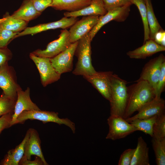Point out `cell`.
Instances as JSON below:
<instances>
[{
    "instance_id": "obj_1",
    "label": "cell",
    "mask_w": 165,
    "mask_h": 165,
    "mask_svg": "<svg viewBox=\"0 0 165 165\" xmlns=\"http://www.w3.org/2000/svg\"><path fill=\"white\" fill-rule=\"evenodd\" d=\"M128 87V97L123 118L126 119L155 97L154 89L148 82L141 80Z\"/></svg>"
},
{
    "instance_id": "obj_2",
    "label": "cell",
    "mask_w": 165,
    "mask_h": 165,
    "mask_svg": "<svg viewBox=\"0 0 165 165\" xmlns=\"http://www.w3.org/2000/svg\"><path fill=\"white\" fill-rule=\"evenodd\" d=\"M128 97L127 82L118 75L111 76V88L109 100L110 115L123 117Z\"/></svg>"
},
{
    "instance_id": "obj_3",
    "label": "cell",
    "mask_w": 165,
    "mask_h": 165,
    "mask_svg": "<svg viewBox=\"0 0 165 165\" xmlns=\"http://www.w3.org/2000/svg\"><path fill=\"white\" fill-rule=\"evenodd\" d=\"M91 40L89 32L78 41L75 55L78 61L72 72L75 75H91L97 72L91 63Z\"/></svg>"
},
{
    "instance_id": "obj_4",
    "label": "cell",
    "mask_w": 165,
    "mask_h": 165,
    "mask_svg": "<svg viewBox=\"0 0 165 165\" xmlns=\"http://www.w3.org/2000/svg\"><path fill=\"white\" fill-rule=\"evenodd\" d=\"M28 119L38 120L43 123L53 122L59 125L64 124L69 127L73 133L75 132V123L67 118H61L58 112L34 110L24 111L17 117L15 124L22 123Z\"/></svg>"
},
{
    "instance_id": "obj_5",
    "label": "cell",
    "mask_w": 165,
    "mask_h": 165,
    "mask_svg": "<svg viewBox=\"0 0 165 165\" xmlns=\"http://www.w3.org/2000/svg\"><path fill=\"white\" fill-rule=\"evenodd\" d=\"M109 131L106 139L115 140L126 137L138 131L137 129L122 117L110 115L107 119Z\"/></svg>"
},
{
    "instance_id": "obj_6",
    "label": "cell",
    "mask_w": 165,
    "mask_h": 165,
    "mask_svg": "<svg viewBox=\"0 0 165 165\" xmlns=\"http://www.w3.org/2000/svg\"><path fill=\"white\" fill-rule=\"evenodd\" d=\"M29 57L35 64L39 72L41 83L45 87L58 81L61 74L57 72L52 66L50 58L37 56L32 53Z\"/></svg>"
},
{
    "instance_id": "obj_7",
    "label": "cell",
    "mask_w": 165,
    "mask_h": 165,
    "mask_svg": "<svg viewBox=\"0 0 165 165\" xmlns=\"http://www.w3.org/2000/svg\"><path fill=\"white\" fill-rule=\"evenodd\" d=\"M71 43L68 31L63 29L59 38L49 43L45 49H37L32 53L39 57L51 58L65 50Z\"/></svg>"
},
{
    "instance_id": "obj_8",
    "label": "cell",
    "mask_w": 165,
    "mask_h": 165,
    "mask_svg": "<svg viewBox=\"0 0 165 165\" xmlns=\"http://www.w3.org/2000/svg\"><path fill=\"white\" fill-rule=\"evenodd\" d=\"M20 86L17 82L16 73L8 63L0 66V88L4 95L17 98V92Z\"/></svg>"
},
{
    "instance_id": "obj_9",
    "label": "cell",
    "mask_w": 165,
    "mask_h": 165,
    "mask_svg": "<svg viewBox=\"0 0 165 165\" xmlns=\"http://www.w3.org/2000/svg\"><path fill=\"white\" fill-rule=\"evenodd\" d=\"M131 4L115 8L107 11L105 15L99 16L96 24L89 32L92 41L96 34L105 25L114 20L118 22L124 21L129 14Z\"/></svg>"
},
{
    "instance_id": "obj_10",
    "label": "cell",
    "mask_w": 165,
    "mask_h": 165,
    "mask_svg": "<svg viewBox=\"0 0 165 165\" xmlns=\"http://www.w3.org/2000/svg\"><path fill=\"white\" fill-rule=\"evenodd\" d=\"M165 61V57L163 54L150 60L145 64L139 78L136 82L141 80L147 81L155 92L161 73L162 65Z\"/></svg>"
},
{
    "instance_id": "obj_11",
    "label": "cell",
    "mask_w": 165,
    "mask_h": 165,
    "mask_svg": "<svg viewBox=\"0 0 165 165\" xmlns=\"http://www.w3.org/2000/svg\"><path fill=\"white\" fill-rule=\"evenodd\" d=\"M78 43L77 41L71 43L65 50L50 58L52 66L58 73L61 74L72 70L73 57Z\"/></svg>"
},
{
    "instance_id": "obj_12",
    "label": "cell",
    "mask_w": 165,
    "mask_h": 165,
    "mask_svg": "<svg viewBox=\"0 0 165 165\" xmlns=\"http://www.w3.org/2000/svg\"><path fill=\"white\" fill-rule=\"evenodd\" d=\"M78 20L77 17H64L59 20L47 23L40 24L32 27H26L23 31L19 33L15 38L29 35H34L50 29L59 28L66 29L70 27Z\"/></svg>"
},
{
    "instance_id": "obj_13",
    "label": "cell",
    "mask_w": 165,
    "mask_h": 165,
    "mask_svg": "<svg viewBox=\"0 0 165 165\" xmlns=\"http://www.w3.org/2000/svg\"><path fill=\"white\" fill-rule=\"evenodd\" d=\"M99 17L95 16H84L72 25L68 31L71 42L78 41L89 33L97 24Z\"/></svg>"
},
{
    "instance_id": "obj_14",
    "label": "cell",
    "mask_w": 165,
    "mask_h": 165,
    "mask_svg": "<svg viewBox=\"0 0 165 165\" xmlns=\"http://www.w3.org/2000/svg\"><path fill=\"white\" fill-rule=\"evenodd\" d=\"M111 71L96 72L83 77L90 82L106 99L109 100L111 88Z\"/></svg>"
},
{
    "instance_id": "obj_15",
    "label": "cell",
    "mask_w": 165,
    "mask_h": 165,
    "mask_svg": "<svg viewBox=\"0 0 165 165\" xmlns=\"http://www.w3.org/2000/svg\"><path fill=\"white\" fill-rule=\"evenodd\" d=\"M165 108L164 100L161 97H155L139 109L137 114L125 119L129 123L135 119L149 118L164 112Z\"/></svg>"
},
{
    "instance_id": "obj_16",
    "label": "cell",
    "mask_w": 165,
    "mask_h": 165,
    "mask_svg": "<svg viewBox=\"0 0 165 165\" xmlns=\"http://www.w3.org/2000/svg\"><path fill=\"white\" fill-rule=\"evenodd\" d=\"M17 99L10 124V127L15 124L17 117L23 111L40 110L31 99L29 87H27L26 90L24 91L20 87L17 90Z\"/></svg>"
},
{
    "instance_id": "obj_17",
    "label": "cell",
    "mask_w": 165,
    "mask_h": 165,
    "mask_svg": "<svg viewBox=\"0 0 165 165\" xmlns=\"http://www.w3.org/2000/svg\"><path fill=\"white\" fill-rule=\"evenodd\" d=\"M29 135L24 145V156L28 160H31V156L35 155L42 160L44 165H48L44 158L42 151L41 141L38 132L32 128L29 129Z\"/></svg>"
},
{
    "instance_id": "obj_18",
    "label": "cell",
    "mask_w": 165,
    "mask_h": 165,
    "mask_svg": "<svg viewBox=\"0 0 165 165\" xmlns=\"http://www.w3.org/2000/svg\"><path fill=\"white\" fill-rule=\"evenodd\" d=\"M165 50V46L157 44L153 40L149 39L141 46L128 52L127 54L131 58L142 59Z\"/></svg>"
},
{
    "instance_id": "obj_19",
    "label": "cell",
    "mask_w": 165,
    "mask_h": 165,
    "mask_svg": "<svg viewBox=\"0 0 165 165\" xmlns=\"http://www.w3.org/2000/svg\"><path fill=\"white\" fill-rule=\"evenodd\" d=\"M107 12L102 0H92L90 4L87 6L76 11L65 12L64 16L67 17L88 16H99L105 15Z\"/></svg>"
},
{
    "instance_id": "obj_20",
    "label": "cell",
    "mask_w": 165,
    "mask_h": 165,
    "mask_svg": "<svg viewBox=\"0 0 165 165\" xmlns=\"http://www.w3.org/2000/svg\"><path fill=\"white\" fill-rule=\"evenodd\" d=\"M92 0H52L51 6L57 10L73 12L89 6Z\"/></svg>"
},
{
    "instance_id": "obj_21",
    "label": "cell",
    "mask_w": 165,
    "mask_h": 165,
    "mask_svg": "<svg viewBox=\"0 0 165 165\" xmlns=\"http://www.w3.org/2000/svg\"><path fill=\"white\" fill-rule=\"evenodd\" d=\"M149 148L143 138L140 136L130 165H150Z\"/></svg>"
},
{
    "instance_id": "obj_22",
    "label": "cell",
    "mask_w": 165,
    "mask_h": 165,
    "mask_svg": "<svg viewBox=\"0 0 165 165\" xmlns=\"http://www.w3.org/2000/svg\"><path fill=\"white\" fill-rule=\"evenodd\" d=\"M41 14L35 8L31 0H24L20 7L11 16L15 18L29 22L36 18Z\"/></svg>"
},
{
    "instance_id": "obj_23",
    "label": "cell",
    "mask_w": 165,
    "mask_h": 165,
    "mask_svg": "<svg viewBox=\"0 0 165 165\" xmlns=\"http://www.w3.org/2000/svg\"><path fill=\"white\" fill-rule=\"evenodd\" d=\"M29 135V130L28 129L21 142L14 149L8 151L2 161V165H18L19 161L24 155V145Z\"/></svg>"
},
{
    "instance_id": "obj_24",
    "label": "cell",
    "mask_w": 165,
    "mask_h": 165,
    "mask_svg": "<svg viewBox=\"0 0 165 165\" xmlns=\"http://www.w3.org/2000/svg\"><path fill=\"white\" fill-rule=\"evenodd\" d=\"M5 19L0 22V28L19 33L27 27L28 22L15 18L6 13L3 16Z\"/></svg>"
},
{
    "instance_id": "obj_25",
    "label": "cell",
    "mask_w": 165,
    "mask_h": 165,
    "mask_svg": "<svg viewBox=\"0 0 165 165\" xmlns=\"http://www.w3.org/2000/svg\"><path fill=\"white\" fill-rule=\"evenodd\" d=\"M146 5L147 19L150 30V39L153 40L155 34L162 29L155 14L151 0H144Z\"/></svg>"
},
{
    "instance_id": "obj_26",
    "label": "cell",
    "mask_w": 165,
    "mask_h": 165,
    "mask_svg": "<svg viewBox=\"0 0 165 165\" xmlns=\"http://www.w3.org/2000/svg\"><path fill=\"white\" fill-rule=\"evenodd\" d=\"M131 3L138 8L142 20L144 31L143 43L150 39V30L147 19V9L144 0H130Z\"/></svg>"
},
{
    "instance_id": "obj_27",
    "label": "cell",
    "mask_w": 165,
    "mask_h": 165,
    "mask_svg": "<svg viewBox=\"0 0 165 165\" xmlns=\"http://www.w3.org/2000/svg\"><path fill=\"white\" fill-rule=\"evenodd\" d=\"M152 143L155 154L156 164L165 165V138L158 139L152 138Z\"/></svg>"
},
{
    "instance_id": "obj_28",
    "label": "cell",
    "mask_w": 165,
    "mask_h": 165,
    "mask_svg": "<svg viewBox=\"0 0 165 165\" xmlns=\"http://www.w3.org/2000/svg\"><path fill=\"white\" fill-rule=\"evenodd\" d=\"M157 116L142 119H135L129 122L138 130L152 136V127L157 117Z\"/></svg>"
},
{
    "instance_id": "obj_29",
    "label": "cell",
    "mask_w": 165,
    "mask_h": 165,
    "mask_svg": "<svg viewBox=\"0 0 165 165\" xmlns=\"http://www.w3.org/2000/svg\"><path fill=\"white\" fill-rule=\"evenodd\" d=\"M152 138L158 139L165 138V112L157 116L152 127Z\"/></svg>"
},
{
    "instance_id": "obj_30",
    "label": "cell",
    "mask_w": 165,
    "mask_h": 165,
    "mask_svg": "<svg viewBox=\"0 0 165 165\" xmlns=\"http://www.w3.org/2000/svg\"><path fill=\"white\" fill-rule=\"evenodd\" d=\"M16 99L2 94L0 97V117L13 112Z\"/></svg>"
},
{
    "instance_id": "obj_31",
    "label": "cell",
    "mask_w": 165,
    "mask_h": 165,
    "mask_svg": "<svg viewBox=\"0 0 165 165\" xmlns=\"http://www.w3.org/2000/svg\"><path fill=\"white\" fill-rule=\"evenodd\" d=\"M18 33L0 28V47H7L9 44Z\"/></svg>"
},
{
    "instance_id": "obj_32",
    "label": "cell",
    "mask_w": 165,
    "mask_h": 165,
    "mask_svg": "<svg viewBox=\"0 0 165 165\" xmlns=\"http://www.w3.org/2000/svg\"><path fill=\"white\" fill-rule=\"evenodd\" d=\"M165 86V61L161 66L160 75L158 80L155 90V97H160Z\"/></svg>"
},
{
    "instance_id": "obj_33",
    "label": "cell",
    "mask_w": 165,
    "mask_h": 165,
    "mask_svg": "<svg viewBox=\"0 0 165 165\" xmlns=\"http://www.w3.org/2000/svg\"><path fill=\"white\" fill-rule=\"evenodd\" d=\"M107 11L131 4L130 0H102Z\"/></svg>"
},
{
    "instance_id": "obj_34",
    "label": "cell",
    "mask_w": 165,
    "mask_h": 165,
    "mask_svg": "<svg viewBox=\"0 0 165 165\" xmlns=\"http://www.w3.org/2000/svg\"><path fill=\"white\" fill-rule=\"evenodd\" d=\"M135 150V148H129L125 150L120 156L118 165H130Z\"/></svg>"
},
{
    "instance_id": "obj_35",
    "label": "cell",
    "mask_w": 165,
    "mask_h": 165,
    "mask_svg": "<svg viewBox=\"0 0 165 165\" xmlns=\"http://www.w3.org/2000/svg\"><path fill=\"white\" fill-rule=\"evenodd\" d=\"M36 9L42 13L47 7L51 6L52 0H31Z\"/></svg>"
},
{
    "instance_id": "obj_36",
    "label": "cell",
    "mask_w": 165,
    "mask_h": 165,
    "mask_svg": "<svg viewBox=\"0 0 165 165\" xmlns=\"http://www.w3.org/2000/svg\"><path fill=\"white\" fill-rule=\"evenodd\" d=\"M12 57V53L7 47H0V66L8 63Z\"/></svg>"
},
{
    "instance_id": "obj_37",
    "label": "cell",
    "mask_w": 165,
    "mask_h": 165,
    "mask_svg": "<svg viewBox=\"0 0 165 165\" xmlns=\"http://www.w3.org/2000/svg\"><path fill=\"white\" fill-rule=\"evenodd\" d=\"M13 112H11L0 117V133L5 129L10 127Z\"/></svg>"
},
{
    "instance_id": "obj_38",
    "label": "cell",
    "mask_w": 165,
    "mask_h": 165,
    "mask_svg": "<svg viewBox=\"0 0 165 165\" xmlns=\"http://www.w3.org/2000/svg\"><path fill=\"white\" fill-rule=\"evenodd\" d=\"M18 165H44L42 160L37 156L34 160H28L23 156L19 162Z\"/></svg>"
},
{
    "instance_id": "obj_39",
    "label": "cell",
    "mask_w": 165,
    "mask_h": 165,
    "mask_svg": "<svg viewBox=\"0 0 165 165\" xmlns=\"http://www.w3.org/2000/svg\"><path fill=\"white\" fill-rule=\"evenodd\" d=\"M153 40L157 44L165 46V31L162 29L155 35Z\"/></svg>"
},
{
    "instance_id": "obj_40",
    "label": "cell",
    "mask_w": 165,
    "mask_h": 165,
    "mask_svg": "<svg viewBox=\"0 0 165 165\" xmlns=\"http://www.w3.org/2000/svg\"><path fill=\"white\" fill-rule=\"evenodd\" d=\"M4 19L5 18L3 17L2 18L0 19V22L2 21L3 20H4Z\"/></svg>"
}]
</instances>
